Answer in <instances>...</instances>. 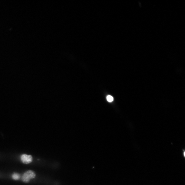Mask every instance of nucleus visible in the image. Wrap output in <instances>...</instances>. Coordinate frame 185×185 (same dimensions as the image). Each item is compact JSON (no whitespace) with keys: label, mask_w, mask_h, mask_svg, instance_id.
Here are the masks:
<instances>
[{"label":"nucleus","mask_w":185,"mask_h":185,"mask_svg":"<svg viewBox=\"0 0 185 185\" xmlns=\"http://www.w3.org/2000/svg\"><path fill=\"white\" fill-rule=\"evenodd\" d=\"M36 175L34 171L29 170L24 173L22 177V179L24 182L28 183L31 179L35 178Z\"/></svg>","instance_id":"nucleus-1"},{"label":"nucleus","mask_w":185,"mask_h":185,"mask_svg":"<svg viewBox=\"0 0 185 185\" xmlns=\"http://www.w3.org/2000/svg\"><path fill=\"white\" fill-rule=\"evenodd\" d=\"M21 160L23 163L25 164H28L32 162L33 157L31 155H27L24 154H22L21 157Z\"/></svg>","instance_id":"nucleus-2"},{"label":"nucleus","mask_w":185,"mask_h":185,"mask_svg":"<svg viewBox=\"0 0 185 185\" xmlns=\"http://www.w3.org/2000/svg\"><path fill=\"white\" fill-rule=\"evenodd\" d=\"M20 174L16 173H14L12 175L13 178L16 180H19L20 178Z\"/></svg>","instance_id":"nucleus-3"},{"label":"nucleus","mask_w":185,"mask_h":185,"mask_svg":"<svg viewBox=\"0 0 185 185\" xmlns=\"http://www.w3.org/2000/svg\"><path fill=\"white\" fill-rule=\"evenodd\" d=\"M107 100L109 102H112L114 100L113 97L110 95H108L106 97Z\"/></svg>","instance_id":"nucleus-4"},{"label":"nucleus","mask_w":185,"mask_h":185,"mask_svg":"<svg viewBox=\"0 0 185 185\" xmlns=\"http://www.w3.org/2000/svg\"><path fill=\"white\" fill-rule=\"evenodd\" d=\"M182 151H183V152H183V157L185 158V150H183H183H182Z\"/></svg>","instance_id":"nucleus-5"}]
</instances>
